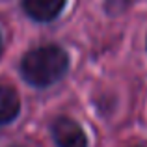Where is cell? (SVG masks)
<instances>
[{"instance_id":"1","label":"cell","mask_w":147,"mask_h":147,"mask_svg":"<svg viewBox=\"0 0 147 147\" xmlns=\"http://www.w3.org/2000/svg\"><path fill=\"white\" fill-rule=\"evenodd\" d=\"M69 58L63 49L45 45L30 50L21 61V73L26 82L36 88H47L61 78L67 71Z\"/></svg>"},{"instance_id":"2","label":"cell","mask_w":147,"mask_h":147,"mask_svg":"<svg viewBox=\"0 0 147 147\" xmlns=\"http://www.w3.org/2000/svg\"><path fill=\"white\" fill-rule=\"evenodd\" d=\"M52 136L58 147H88L82 127L69 117H60L52 125Z\"/></svg>"},{"instance_id":"3","label":"cell","mask_w":147,"mask_h":147,"mask_svg":"<svg viewBox=\"0 0 147 147\" xmlns=\"http://www.w3.org/2000/svg\"><path fill=\"white\" fill-rule=\"evenodd\" d=\"M22 6L34 21L49 22L60 15L65 0H22Z\"/></svg>"},{"instance_id":"4","label":"cell","mask_w":147,"mask_h":147,"mask_svg":"<svg viewBox=\"0 0 147 147\" xmlns=\"http://www.w3.org/2000/svg\"><path fill=\"white\" fill-rule=\"evenodd\" d=\"M21 110V100L13 88L0 86V127L11 123Z\"/></svg>"},{"instance_id":"5","label":"cell","mask_w":147,"mask_h":147,"mask_svg":"<svg viewBox=\"0 0 147 147\" xmlns=\"http://www.w3.org/2000/svg\"><path fill=\"white\" fill-rule=\"evenodd\" d=\"M0 52H2V39H0Z\"/></svg>"}]
</instances>
